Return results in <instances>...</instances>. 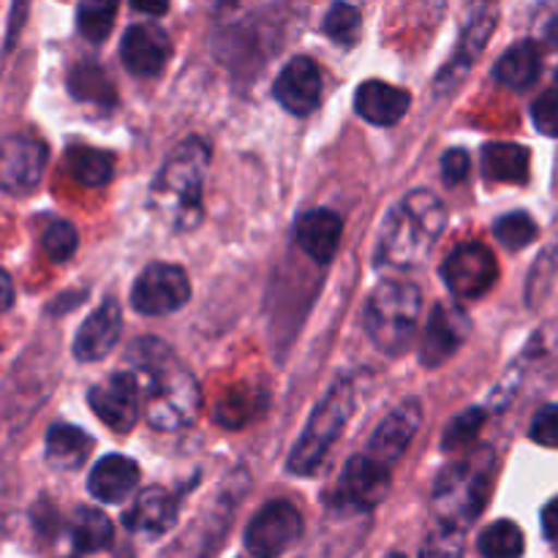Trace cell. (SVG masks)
Returning a JSON list of instances; mask_svg holds the SVG:
<instances>
[{
  "instance_id": "cell-1",
  "label": "cell",
  "mask_w": 558,
  "mask_h": 558,
  "mask_svg": "<svg viewBox=\"0 0 558 558\" xmlns=\"http://www.w3.org/2000/svg\"><path fill=\"white\" fill-rule=\"evenodd\" d=\"M145 390V417L156 430H180L199 414L202 390L189 368L158 338H140L125 354Z\"/></svg>"
},
{
  "instance_id": "cell-2",
  "label": "cell",
  "mask_w": 558,
  "mask_h": 558,
  "mask_svg": "<svg viewBox=\"0 0 558 558\" xmlns=\"http://www.w3.org/2000/svg\"><path fill=\"white\" fill-rule=\"evenodd\" d=\"M447 227V207L430 191H409L385 218L376 243V267L412 270L423 267L434 254Z\"/></svg>"
},
{
  "instance_id": "cell-3",
  "label": "cell",
  "mask_w": 558,
  "mask_h": 558,
  "mask_svg": "<svg viewBox=\"0 0 558 558\" xmlns=\"http://www.w3.org/2000/svg\"><path fill=\"white\" fill-rule=\"evenodd\" d=\"M210 163V147L202 140L180 142L172 156L158 169L150 189V205L178 232L199 227L202 221V189Z\"/></svg>"
},
{
  "instance_id": "cell-4",
  "label": "cell",
  "mask_w": 558,
  "mask_h": 558,
  "mask_svg": "<svg viewBox=\"0 0 558 558\" xmlns=\"http://www.w3.org/2000/svg\"><path fill=\"white\" fill-rule=\"evenodd\" d=\"M496 458L490 447L472 452L469 458L450 463L439 474L434 488V512L439 523L452 529H466L483 515L494 485Z\"/></svg>"
},
{
  "instance_id": "cell-5",
  "label": "cell",
  "mask_w": 558,
  "mask_h": 558,
  "mask_svg": "<svg viewBox=\"0 0 558 558\" xmlns=\"http://www.w3.org/2000/svg\"><path fill=\"white\" fill-rule=\"evenodd\" d=\"M423 294L409 281H385L365 303V332L381 354L401 357L414 341Z\"/></svg>"
},
{
  "instance_id": "cell-6",
  "label": "cell",
  "mask_w": 558,
  "mask_h": 558,
  "mask_svg": "<svg viewBox=\"0 0 558 558\" xmlns=\"http://www.w3.org/2000/svg\"><path fill=\"white\" fill-rule=\"evenodd\" d=\"M354 412V390L347 379H338L330 390L325 392V398L319 401V407L311 414L308 425H305L303 436L294 445L292 456H289V472L300 474V477H311L322 469L327 452L332 450V445L338 441L341 430L347 428L349 417Z\"/></svg>"
},
{
  "instance_id": "cell-7",
  "label": "cell",
  "mask_w": 558,
  "mask_h": 558,
  "mask_svg": "<svg viewBox=\"0 0 558 558\" xmlns=\"http://www.w3.org/2000/svg\"><path fill=\"white\" fill-rule=\"evenodd\" d=\"M142 401H145V390L134 371H114L87 392V403L96 417L120 436L134 430L142 414Z\"/></svg>"
},
{
  "instance_id": "cell-8",
  "label": "cell",
  "mask_w": 558,
  "mask_h": 558,
  "mask_svg": "<svg viewBox=\"0 0 558 558\" xmlns=\"http://www.w3.org/2000/svg\"><path fill=\"white\" fill-rule=\"evenodd\" d=\"M303 537V518L289 501H267L245 529V548L256 558H278Z\"/></svg>"
},
{
  "instance_id": "cell-9",
  "label": "cell",
  "mask_w": 558,
  "mask_h": 558,
  "mask_svg": "<svg viewBox=\"0 0 558 558\" xmlns=\"http://www.w3.org/2000/svg\"><path fill=\"white\" fill-rule=\"evenodd\" d=\"M191 298V283L183 267L156 262L140 272L131 289V305L142 316H167L180 311Z\"/></svg>"
},
{
  "instance_id": "cell-10",
  "label": "cell",
  "mask_w": 558,
  "mask_h": 558,
  "mask_svg": "<svg viewBox=\"0 0 558 558\" xmlns=\"http://www.w3.org/2000/svg\"><path fill=\"white\" fill-rule=\"evenodd\" d=\"M441 278L458 300H477L494 289L499 265L488 245L461 243L441 265Z\"/></svg>"
},
{
  "instance_id": "cell-11",
  "label": "cell",
  "mask_w": 558,
  "mask_h": 558,
  "mask_svg": "<svg viewBox=\"0 0 558 558\" xmlns=\"http://www.w3.org/2000/svg\"><path fill=\"white\" fill-rule=\"evenodd\" d=\"M47 147L33 134H9L0 140V191L25 196L41 183Z\"/></svg>"
},
{
  "instance_id": "cell-12",
  "label": "cell",
  "mask_w": 558,
  "mask_h": 558,
  "mask_svg": "<svg viewBox=\"0 0 558 558\" xmlns=\"http://www.w3.org/2000/svg\"><path fill=\"white\" fill-rule=\"evenodd\" d=\"M387 490H390V469L371 456H354L338 477L330 505L341 510H371L385 499Z\"/></svg>"
},
{
  "instance_id": "cell-13",
  "label": "cell",
  "mask_w": 558,
  "mask_h": 558,
  "mask_svg": "<svg viewBox=\"0 0 558 558\" xmlns=\"http://www.w3.org/2000/svg\"><path fill=\"white\" fill-rule=\"evenodd\" d=\"M469 332H472V319L461 305L436 303L425 325L423 343H420V363L425 368L445 365L466 343Z\"/></svg>"
},
{
  "instance_id": "cell-14",
  "label": "cell",
  "mask_w": 558,
  "mask_h": 558,
  "mask_svg": "<svg viewBox=\"0 0 558 558\" xmlns=\"http://www.w3.org/2000/svg\"><path fill=\"white\" fill-rule=\"evenodd\" d=\"M496 22H499V9L496 5H477L472 11V16L466 20L461 31V44H458V52L450 63L445 65V71L436 80L439 93H450L452 87H458V82L466 76L469 65L474 63V58H480L488 44V38L494 36Z\"/></svg>"
},
{
  "instance_id": "cell-15",
  "label": "cell",
  "mask_w": 558,
  "mask_h": 558,
  "mask_svg": "<svg viewBox=\"0 0 558 558\" xmlns=\"http://www.w3.org/2000/svg\"><path fill=\"white\" fill-rule=\"evenodd\" d=\"M169 54H172V41H169L167 31L153 22H136L123 33L120 58L134 76L161 74Z\"/></svg>"
},
{
  "instance_id": "cell-16",
  "label": "cell",
  "mask_w": 558,
  "mask_h": 558,
  "mask_svg": "<svg viewBox=\"0 0 558 558\" xmlns=\"http://www.w3.org/2000/svg\"><path fill=\"white\" fill-rule=\"evenodd\" d=\"M276 101L294 118L314 114L322 104V74L311 58H292L276 80Z\"/></svg>"
},
{
  "instance_id": "cell-17",
  "label": "cell",
  "mask_w": 558,
  "mask_h": 558,
  "mask_svg": "<svg viewBox=\"0 0 558 558\" xmlns=\"http://www.w3.org/2000/svg\"><path fill=\"white\" fill-rule=\"evenodd\" d=\"M420 425H423V407L420 401H403L401 407L392 409L379 425H376L374 436H371L368 452L371 458L381 461L385 466L396 463L409 450L412 439L417 436Z\"/></svg>"
},
{
  "instance_id": "cell-18",
  "label": "cell",
  "mask_w": 558,
  "mask_h": 558,
  "mask_svg": "<svg viewBox=\"0 0 558 558\" xmlns=\"http://www.w3.org/2000/svg\"><path fill=\"white\" fill-rule=\"evenodd\" d=\"M123 332V311L118 300H104L85 322L74 338V357L80 363H96L114 349Z\"/></svg>"
},
{
  "instance_id": "cell-19",
  "label": "cell",
  "mask_w": 558,
  "mask_h": 558,
  "mask_svg": "<svg viewBox=\"0 0 558 558\" xmlns=\"http://www.w3.org/2000/svg\"><path fill=\"white\" fill-rule=\"evenodd\" d=\"M174 518H178V501L161 485L145 488L129 507L123 515V523L129 532L140 534V537H161L172 529Z\"/></svg>"
},
{
  "instance_id": "cell-20",
  "label": "cell",
  "mask_w": 558,
  "mask_h": 558,
  "mask_svg": "<svg viewBox=\"0 0 558 558\" xmlns=\"http://www.w3.org/2000/svg\"><path fill=\"white\" fill-rule=\"evenodd\" d=\"M343 221L338 213L327 210V207H316V210L303 213L294 223V238L298 245L311 256L314 262L325 265L336 256L338 245H341Z\"/></svg>"
},
{
  "instance_id": "cell-21",
  "label": "cell",
  "mask_w": 558,
  "mask_h": 558,
  "mask_svg": "<svg viewBox=\"0 0 558 558\" xmlns=\"http://www.w3.org/2000/svg\"><path fill=\"white\" fill-rule=\"evenodd\" d=\"M412 107V96L396 85H387L381 80H368L354 93V109L371 125H396Z\"/></svg>"
},
{
  "instance_id": "cell-22",
  "label": "cell",
  "mask_w": 558,
  "mask_h": 558,
  "mask_svg": "<svg viewBox=\"0 0 558 558\" xmlns=\"http://www.w3.org/2000/svg\"><path fill=\"white\" fill-rule=\"evenodd\" d=\"M136 485H140V466L125 456L101 458L87 477V490L104 505H120L134 494Z\"/></svg>"
},
{
  "instance_id": "cell-23",
  "label": "cell",
  "mask_w": 558,
  "mask_h": 558,
  "mask_svg": "<svg viewBox=\"0 0 558 558\" xmlns=\"http://www.w3.org/2000/svg\"><path fill=\"white\" fill-rule=\"evenodd\" d=\"M543 71V54L534 41H518L496 60L494 76L510 90H526L539 80Z\"/></svg>"
},
{
  "instance_id": "cell-24",
  "label": "cell",
  "mask_w": 558,
  "mask_h": 558,
  "mask_svg": "<svg viewBox=\"0 0 558 558\" xmlns=\"http://www.w3.org/2000/svg\"><path fill=\"white\" fill-rule=\"evenodd\" d=\"M532 156L515 142H490L483 147V174L494 183H526Z\"/></svg>"
},
{
  "instance_id": "cell-25",
  "label": "cell",
  "mask_w": 558,
  "mask_h": 558,
  "mask_svg": "<svg viewBox=\"0 0 558 558\" xmlns=\"http://www.w3.org/2000/svg\"><path fill=\"white\" fill-rule=\"evenodd\" d=\"M93 439L82 428L69 423H54L47 430V461L60 472H74L90 456Z\"/></svg>"
},
{
  "instance_id": "cell-26",
  "label": "cell",
  "mask_w": 558,
  "mask_h": 558,
  "mask_svg": "<svg viewBox=\"0 0 558 558\" xmlns=\"http://www.w3.org/2000/svg\"><path fill=\"white\" fill-rule=\"evenodd\" d=\"M112 537V521L96 507H80L71 518V543L80 554H96V550L109 548Z\"/></svg>"
},
{
  "instance_id": "cell-27",
  "label": "cell",
  "mask_w": 558,
  "mask_h": 558,
  "mask_svg": "<svg viewBox=\"0 0 558 558\" xmlns=\"http://www.w3.org/2000/svg\"><path fill=\"white\" fill-rule=\"evenodd\" d=\"M65 169L85 189H98L112 180L114 158L104 150H93V147H74L65 156Z\"/></svg>"
},
{
  "instance_id": "cell-28",
  "label": "cell",
  "mask_w": 558,
  "mask_h": 558,
  "mask_svg": "<svg viewBox=\"0 0 558 558\" xmlns=\"http://www.w3.org/2000/svg\"><path fill=\"white\" fill-rule=\"evenodd\" d=\"M69 90L80 101L98 104V107H112L114 104L112 80H109L107 71L98 63L74 65L69 74Z\"/></svg>"
},
{
  "instance_id": "cell-29",
  "label": "cell",
  "mask_w": 558,
  "mask_h": 558,
  "mask_svg": "<svg viewBox=\"0 0 558 558\" xmlns=\"http://www.w3.org/2000/svg\"><path fill=\"white\" fill-rule=\"evenodd\" d=\"M477 548L485 558H521L526 545H523V532L515 523L499 521L483 529V534L477 539Z\"/></svg>"
},
{
  "instance_id": "cell-30",
  "label": "cell",
  "mask_w": 558,
  "mask_h": 558,
  "mask_svg": "<svg viewBox=\"0 0 558 558\" xmlns=\"http://www.w3.org/2000/svg\"><path fill=\"white\" fill-rule=\"evenodd\" d=\"M114 16H118V5L107 0H90L76 9V27L90 44H101L112 33Z\"/></svg>"
},
{
  "instance_id": "cell-31",
  "label": "cell",
  "mask_w": 558,
  "mask_h": 558,
  "mask_svg": "<svg viewBox=\"0 0 558 558\" xmlns=\"http://www.w3.org/2000/svg\"><path fill=\"white\" fill-rule=\"evenodd\" d=\"M537 232L539 229L537 223H534V218L521 210L507 213V216H501L499 221L494 223L496 240H499L507 251H521L526 248V245H532L534 240H537Z\"/></svg>"
},
{
  "instance_id": "cell-32",
  "label": "cell",
  "mask_w": 558,
  "mask_h": 558,
  "mask_svg": "<svg viewBox=\"0 0 558 558\" xmlns=\"http://www.w3.org/2000/svg\"><path fill=\"white\" fill-rule=\"evenodd\" d=\"M360 31H363V16H360V9L349 3H336L330 5L325 16V33L341 47H352L357 44Z\"/></svg>"
},
{
  "instance_id": "cell-33",
  "label": "cell",
  "mask_w": 558,
  "mask_h": 558,
  "mask_svg": "<svg viewBox=\"0 0 558 558\" xmlns=\"http://www.w3.org/2000/svg\"><path fill=\"white\" fill-rule=\"evenodd\" d=\"M483 425H485L483 409L472 407L466 409V412H461L456 420H450V425L445 428V436H441V450L452 452L472 445V441L477 439L480 430H483Z\"/></svg>"
},
{
  "instance_id": "cell-34",
  "label": "cell",
  "mask_w": 558,
  "mask_h": 558,
  "mask_svg": "<svg viewBox=\"0 0 558 558\" xmlns=\"http://www.w3.org/2000/svg\"><path fill=\"white\" fill-rule=\"evenodd\" d=\"M466 556V537L461 529H452L439 523L428 532L423 548H420V558H463Z\"/></svg>"
},
{
  "instance_id": "cell-35",
  "label": "cell",
  "mask_w": 558,
  "mask_h": 558,
  "mask_svg": "<svg viewBox=\"0 0 558 558\" xmlns=\"http://www.w3.org/2000/svg\"><path fill=\"white\" fill-rule=\"evenodd\" d=\"M44 254L52 262H69L74 256L76 245H80V234L71 227L69 221H52L47 229H44Z\"/></svg>"
},
{
  "instance_id": "cell-36",
  "label": "cell",
  "mask_w": 558,
  "mask_h": 558,
  "mask_svg": "<svg viewBox=\"0 0 558 558\" xmlns=\"http://www.w3.org/2000/svg\"><path fill=\"white\" fill-rule=\"evenodd\" d=\"M532 120L539 134L558 140V87L545 90L537 101L532 104Z\"/></svg>"
},
{
  "instance_id": "cell-37",
  "label": "cell",
  "mask_w": 558,
  "mask_h": 558,
  "mask_svg": "<svg viewBox=\"0 0 558 558\" xmlns=\"http://www.w3.org/2000/svg\"><path fill=\"white\" fill-rule=\"evenodd\" d=\"M529 436L537 445L558 450V403H548L534 414L532 425H529Z\"/></svg>"
},
{
  "instance_id": "cell-38",
  "label": "cell",
  "mask_w": 558,
  "mask_h": 558,
  "mask_svg": "<svg viewBox=\"0 0 558 558\" xmlns=\"http://www.w3.org/2000/svg\"><path fill=\"white\" fill-rule=\"evenodd\" d=\"M469 167H472V161H469L466 150H461V147L447 150L445 156H441V180H445L447 185L463 183L469 174Z\"/></svg>"
},
{
  "instance_id": "cell-39",
  "label": "cell",
  "mask_w": 558,
  "mask_h": 558,
  "mask_svg": "<svg viewBox=\"0 0 558 558\" xmlns=\"http://www.w3.org/2000/svg\"><path fill=\"white\" fill-rule=\"evenodd\" d=\"M543 534L548 543H554L558 548V499L548 501L543 510Z\"/></svg>"
},
{
  "instance_id": "cell-40",
  "label": "cell",
  "mask_w": 558,
  "mask_h": 558,
  "mask_svg": "<svg viewBox=\"0 0 558 558\" xmlns=\"http://www.w3.org/2000/svg\"><path fill=\"white\" fill-rule=\"evenodd\" d=\"M539 36H543L545 44H550V47H558V5H550L545 20L539 22Z\"/></svg>"
},
{
  "instance_id": "cell-41",
  "label": "cell",
  "mask_w": 558,
  "mask_h": 558,
  "mask_svg": "<svg viewBox=\"0 0 558 558\" xmlns=\"http://www.w3.org/2000/svg\"><path fill=\"white\" fill-rule=\"evenodd\" d=\"M11 305H14V283H11L9 272L0 270V314H5Z\"/></svg>"
},
{
  "instance_id": "cell-42",
  "label": "cell",
  "mask_w": 558,
  "mask_h": 558,
  "mask_svg": "<svg viewBox=\"0 0 558 558\" xmlns=\"http://www.w3.org/2000/svg\"><path fill=\"white\" fill-rule=\"evenodd\" d=\"M134 11H142V14H167V3H158V5L134 3Z\"/></svg>"
},
{
  "instance_id": "cell-43",
  "label": "cell",
  "mask_w": 558,
  "mask_h": 558,
  "mask_svg": "<svg viewBox=\"0 0 558 558\" xmlns=\"http://www.w3.org/2000/svg\"><path fill=\"white\" fill-rule=\"evenodd\" d=\"M385 558H403L401 554H390V556H385Z\"/></svg>"
},
{
  "instance_id": "cell-44",
  "label": "cell",
  "mask_w": 558,
  "mask_h": 558,
  "mask_svg": "<svg viewBox=\"0 0 558 558\" xmlns=\"http://www.w3.org/2000/svg\"><path fill=\"white\" fill-rule=\"evenodd\" d=\"M556 76H558V71H556Z\"/></svg>"
}]
</instances>
